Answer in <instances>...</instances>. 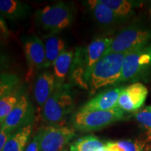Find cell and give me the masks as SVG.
Segmentation results:
<instances>
[{
    "label": "cell",
    "instance_id": "10",
    "mask_svg": "<svg viewBox=\"0 0 151 151\" xmlns=\"http://www.w3.org/2000/svg\"><path fill=\"white\" fill-rule=\"evenodd\" d=\"M148 95V90L141 83L123 88L119 97L118 106L124 111L132 112L141 108Z\"/></svg>",
    "mask_w": 151,
    "mask_h": 151
},
{
    "label": "cell",
    "instance_id": "20",
    "mask_svg": "<svg viewBox=\"0 0 151 151\" xmlns=\"http://www.w3.org/2000/svg\"><path fill=\"white\" fill-rule=\"evenodd\" d=\"M106 145L113 151H151V146L144 137L133 140L109 141Z\"/></svg>",
    "mask_w": 151,
    "mask_h": 151
},
{
    "label": "cell",
    "instance_id": "24",
    "mask_svg": "<svg viewBox=\"0 0 151 151\" xmlns=\"http://www.w3.org/2000/svg\"><path fill=\"white\" fill-rule=\"evenodd\" d=\"M20 85V79L14 73H1L0 78V97H3L18 89Z\"/></svg>",
    "mask_w": 151,
    "mask_h": 151
},
{
    "label": "cell",
    "instance_id": "14",
    "mask_svg": "<svg viewBox=\"0 0 151 151\" xmlns=\"http://www.w3.org/2000/svg\"><path fill=\"white\" fill-rule=\"evenodd\" d=\"M84 4L96 21L103 27H110L120 22L114 12L100 2L99 0H88L85 1Z\"/></svg>",
    "mask_w": 151,
    "mask_h": 151
},
{
    "label": "cell",
    "instance_id": "2",
    "mask_svg": "<svg viewBox=\"0 0 151 151\" xmlns=\"http://www.w3.org/2000/svg\"><path fill=\"white\" fill-rule=\"evenodd\" d=\"M73 108L74 101L70 91V86L65 84L55 88L41 110V116L46 123L55 126L72 112Z\"/></svg>",
    "mask_w": 151,
    "mask_h": 151
},
{
    "label": "cell",
    "instance_id": "15",
    "mask_svg": "<svg viewBox=\"0 0 151 151\" xmlns=\"http://www.w3.org/2000/svg\"><path fill=\"white\" fill-rule=\"evenodd\" d=\"M74 56L72 49H67L57 58L53 63V73L55 80V88L66 84V78L69 76Z\"/></svg>",
    "mask_w": 151,
    "mask_h": 151
},
{
    "label": "cell",
    "instance_id": "21",
    "mask_svg": "<svg viewBox=\"0 0 151 151\" xmlns=\"http://www.w3.org/2000/svg\"><path fill=\"white\" fill-rule=\"evenodd\" d=\"M22 86L0 99V124H1L9 113L13 111L24 94Z\"/></svg>",
    "mask_w": 151,
    "mask_h": 151
},
{
    "label": "cell",
    "instance_id": "8",
    "mask_svg": "<svg viewBox=\"0 0 151 151\" xmlns=\"http://www.w3.org/2000/svg\"><path fill=\"white\" fill-rule=\"evenodd\" d=\"M35 115V107L27 94H24L16 107L1 124L0 128H4L14 133L21 128L32 124Z\"/></svg>",
    "mask_w": 151,
    "mask_h": 151
},
{
    "label": "cell",
    "instance_id": "11",
    "mask_svg": "<svg viewBox=\"0 0 151 151\" xmlns=\"http://www.w3.org/2000/svg\"><path fill=\"white\" fill-rule=\"evenodd\" d=\"M71 84L88 90L89 70L86 56V48L80 47L75 50L74 56L69 74Z\"/></svg>",
    "mask_w": 151,
    "mask_h": 151
},
{
    "label": "cell",
    "instance_id": "29",
    "mask_svg": "<svg viewBox=\"0 0 151 151\" xmlns=\"http://www.w3.org/2000/svg\"><path fill=\"white\" fill-rule=\"evenodd\" d=\"M97 151H113V150H111V148H109V147L106 145H106L104 146L99 149V150H97Z\"/></svg>",
    "mask_w": 151,
    "mask_h": 151
},
{
    "label": "cell",
    "instance_id": "3",
    "mask_svg": "<svg viewBox=\"0 0 151 151\" xmlns=\"http://www.w3.org/2000/svg\"><path fill=\"white\" fill-rule=\"evenodd\" d=\"M73 20V7L65 2L46 6L36 13L37 23L50 34H58L69 27Z\"/></svg>",
    "mask_w": 151,
    "mask_h": 151
},
{
    "label": "cell",
    "instance_id": "19",
    "mask_svg": "<svg viewBox=\"0 0 151 151\" xmlns=\"http://www.w3.org/2000/svg\"><path fill=\"white\" fill-rule=\"evenodd\" d=\"M32 132V124L15 132L1 151H24Z\"/></svg>",
    "mask_w": 151,
    "mask_h": 151
},
{
    "label": "cell",
    "instance_id": "4",
    "mask_svg": "<svg viewBox=\"0 0 151 151\" xmlns=\"http://www.w3.org/2000/svg\"><path fill=\"white\" fill-rule=\"evenodd\" d=\"M124 118V111L117 108L110 111H78L71 117V127L81 132H91L108 127Z\"/></svg>",
    "mask_w": 151,
    "mask_h": 151
},
{
    "label": "cell",
    "instance_id": "18",
    "mask_svg": "<svg viewBox=\"0 0 151 151\" xmlns=\"http://www.w3.org/2000/svg\"><path fill=\"white\" fill-rule=\"evenodd\" d=\"M0 11L1 16L11 20H22L29 16L31 7L16 0H1Z\"/></svg>",
    "mask_w": 151,
    "mask_h": 151
},
{
    "label": "cell",
    "instance_id": "25",
    "mask_svg": "<svg viewBox=\"0 0 151 151\" xmlns=\"http://www.w3.org/2000/svg\"><path fill=\"white\" fill-rule=\"evenodd\" d=\"M135 118L145 129V137L151 143V106H146L135 113Z\"/></svg>",
    "mask_w": 151,
    "mask_h": 151
},
{
    "label": "cell",
    "instance_id": "12",
    "mask_svg": "<svg viewBox=\"0 0 151 151\" xmlns=\"http://www.w3.org/2000/svg\"><path fill=\"white\" fill-rule=\"evenodd\" d=\"M122 87L108 90L92 98L83 106L79 111L82 112L98 111H110L117 108Z\"/></svg>",
    "mask_w": 151,
    "mask_h": 151
},
{
    "label": "cell",
    "instance_id": "13",
    "mask_svg": "<svg viewBox=\"0 0 151 151\" xmlns=\"http://www.w3.org/2000/svg\"><path fill=\"white\" fill-rule=\"evenodd\" d=\"M55 88V80L53 72L45 70L41 71L36 80L34 95L39 109L42 110L45 104L51 96Z\"/></svg>",
    "mask_w": 151,
    "mask_h": 151
},
{
    "label": "cell",
    "instance_id": "9",
    "mask_svg": "<svg viewBox=\"0 0 151 151\" xmlns=\"http://www.w3.org/2000/svg\"><path fill=\"white\" fill-rule=\"evenodd\" d=\"M29 74L44 68L46 53L43 41L35 35L23 36L21 38Z\"/></svg>",
    "mask_w": 151,
    "mask_h": 151
},
{
    "label": "cell",
    "instance_id": "7",
    "mask_svg": "<svg viewBox=\"0 0 151 151\" xmlns=\"http://www.w3.org/2000/svg\"><path fill=\"white\" fill-rule=\"evenodd\" d=\"M41 151H62L73 138L76 130L66 126H48L39 130Z\"/></svg>",
    "mask_w": 151,
    "mask_h": 151
},
{
    "label": "cell",
    "instance_id": "23",
    "mask_svg": "<svg viewBox=\"0 0 151 151\" xmlns=\"http://www.w3.org/2000/svg\"><path fill=\"white\" fill-rule=\"evenodd\" d=\"M102 141L94 135H88L73 141L70 146L71 151H97L105 146Z\"/></svg>",
    "mask_w": 151,
    "mask_h": 151
},
{
    "label": "cell",
    "instance_id": "17",
    "mask_svg": "<svg viewBox=\"0 0 151 151\" xmlns=\"http://www.w3.org/2000/svg\"><path fill=\"white\" fill-rule=\"evenodd\" d=\"M113 38L101 37L94 39L86 48V56L89 75L92 67L104 55L112 43ZM89 80V79H88Z\"/></svg>",
    "mask_w": 151,
    "mask_h": 151
},
{
    "label": "cell",
    "instance_id": "31",
    "mask_svg": "<svg viewBox=\"0 0 151 151\" xmlns=\"http://www.w3.org/2000/svg\"><path fill=\"white\" fill-rule=\"evenodd\" d=\"M62 151H69V150H67V149H66V148H65V149H64V150H62Z\"/></svg>",
    "mask_w": 151,
    "mask_h": 151
},
{
    "label": "cell",
    "instance_id": "27",
    "mask_svg": "<svg viewBox=\"0 0 151 151\" xmlns=\"http://www.w3.org/2000/svg\"><path fill=\"white\" fill-rule=\"evenodd\" d=\"M14 133L11 132L9 130L0 128V151L3 150L4 147L6 144L7 141H9V138Z\"/></svg>",
    "mask_w": 151,
    "mask_h": 151
},
{
    "label": "cell",
    "instance_id": "16",
    "mask_svg": "<svg viewBox=\"0 0 151 151\" xmlns=\"http://www.w3.org/2000/svg\"><path fill=\"white\" fill-rule=\"evenodd\" d=\"M43 43L46 53V61L43 69H47L53 65L55 61L62 52L67 50V46L65 41L58 35V34H49L46 36Z\"/></svg>",
    "mask_w": 151,
    "mask_h": 151
},
{
    "label": "cell",
    "instance_id": "5",
    "mask_svg": "<svg viewBox=\"0 0 151 151\" xmlns=\"http://www.w3.org/2000/svg\"><path fill=\"white\" fill-rule=\"evenodd\" d=\"M151 40V28L140 24L125 27L113 38L105 54L123 53L148 44Z\"/></svg>",
    "mask_w": 151,
    "mask_h": 151
},
{
    "label": "cell",
    "instance_id": "28",
    "mask_svg": "<svg viewBox=\"0 0 151 151\" xmlns=\"http://www.w3.org/2000/svg\"><path fill=\"white\" fill-rule=\"evenodd\" d=\"M1 20H0V27H1V35L4 37H9V29L6 24L5 20H4L2 16H1Z\"/></svg>",
    "mask_w": 151,
    "mask_h": 151
},
{
    "label": "cell",
    "instance_id": "30",
    "mask_svg": "<svg viewBox=\"0 0 151 151\" xmlns=\"http://www.w3.org/2000/svg\"><path fill=\"white\" fill-rule=\"evenodd\" d=\"M149 12H150V17H151V6H150V9H149Z\"/></svg>",
    "mask_w": 151,
    "mask_h": 151
},
{
    "label": "cell",
    "instance_id": "26",
    "mask_svg": "<svg viewBox=\"0 0 151 151\" xmlns=\"http://www.w3.org/2000/svg\"><path fill=\"white\" fill-rule=\"evenodd\" d=\"M24 151H41L40 146V134L39 132L28 143Z\"/></svg>",
    "mask_w": 151,
    "mask_h": 151
},
{
    "label": "cell",
    "instance_id": "1",
    "mask_svg": "<svg viewBox=\"0 0 151 151\" xmlns=\"http://www.w3.org/2000/svg\"><path fill=\"white\" fill-rule=\"evenodd\" d=\"M126 54L127 52L106 54L95 64L89 75L90 94H94L102 87L120 83Z\"/></svg>",
    "mask_w": 151,
    "mask_h": 151
},
{
    "label": "cell",
    "instance_id": "22",
    "mask_svg": "<svg viewBox=\"0 0 151 151\" xmlns=\"http://www.w3.org/2000/svg\"><path fill=\"white\" fill-rule=\"evenodd\" d=\"M99 1L111 9L120 21L131 16L137 5L134 1L127 0H99Z\"/></svg>",
    "mask_w": 151,
    "mask_h": 151
},
{
    "label": "cell",
    "instance_id": "6",
    "mask_svg": "<svg viewBox=\"0 0 151 151\" xmlns=\"http://www.w3.org/2000/svg\"><path fill=\"white\" fill-rule=\"evenodd\" d=\"M151 70V44L127 52L122 65L120 83L135 81L143 78Z\"/></svg>",
    "mask_w": 151,
    "mask_h": 151
}]
</instances>
